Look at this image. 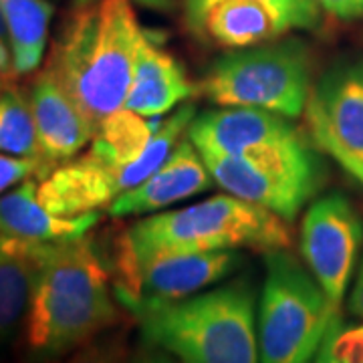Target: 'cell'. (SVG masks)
I'll return each mask as SVG.
<instances>
[{"instance_id": "6da1fadb", "label": "cell", "mask_w": 363, "mask_h": 363, "mask_svg": "<svg viewBox=\"0 0 363 363\" xmlns=\"http://www.w3.org/2000/svg\"><path fill=\"white\" fill-rule=\"evenodd\" d=\"M39 272L25 315L35 355H61L117 323L109 271L87 236L37 242Z\"/></svg>"}, {"instance_id": "7a4b0ae2", "label": "cell", "mask_w": 363, "mask_h": 363, "mask_svg": "<svg viewBox=\"0 0 363 363\" xmlns=\"http://www.w3.org/2000/svg\"><path fill=\"white\" fill-rule=\"evenodd\" d=\"M143 28L133 0L75 6L55 40L49 69L91 121L123 109Z\"/></svg>"}, {"instance_id": "3957f363", "label": "cell", "mask_w": 363, "mask_h": 363, "mask_svg": "<svg viewBox=\"0 0 363 363\" xmlns=\"http://www.w3.org/2000/svg\"><path fill=\"white\" fill-rule=\"evenodd\" d=\"M143 343L188 363L259 362L257 295L250 279L182 298H138L125 305Z\"/></svg>"}, {"instance_id": "277c9868", "label": "cell", "mask_w": 363, "mask_h": 363, "mask_svg": "<svg viewBox=\"0 0 363 363\" xmlns=\"http://www.w3.org/2000/svg\"><path fill=\"white\" fill-rule=\"evenodd\" d=\"M289 220L233 194H220L192 206L147 214L119 236L113 262H143L157 255L206 250H274L289 248Z\"/></svg>"}, {"instance_id": "5b68a950", "label": "cell", "mask_w": 363, "mask_h": 363, "mask_svg": "<svg viewBox=\"0 0 363 363\" xmlns=\"http://www.w3.org/2000/svg\"><path fill=\"white\" fill-rule=\"evenodd\" d=\"M337 325L339 305L327 297L307 264L289 248L267 250L257 311L260 362H311Z\"/></svg>"}, {"instance_id": "8992f818", "label": "cell", "mask_w": 363, "mask_h": 363, "mask_svg": "<svg viewBox=\"0 0 363 363\" xmlns=\"http://www.w3.org/2000/svg\"><path fill=\"white\" fill-rule=\"evenodd\" d=\"M311 93V51L297 37L226 52L198 83V95L214 105L259 107L291 119L307 111Z\"/></svg>"}, {"instance_id": "52a82bcc", "label": "cell", "mask_w": 363, "mask_h": 363, "mask_svg": "<svg viewBox=\"0 0 363 363\" xmlns=\"http://www.w3.org/2000/svg\"><path fill=\"white\" fill-rule=\"evenodd\" d=\"M317 150L319 145L303 133L242 154H200L214 184L224 192L267 208L291 222L323 186V160Z\"/></svg>"}, {"instance_id": "ba28073f", "label": "cell", "mask_w": 363, "mask_h": 363, "mask_svg": "<svg viewBox=\"0 0 363 363\" xmlns=\"http://www.w3.org/2000/svg\"><path fill=\"white\" fill-rule=\"evenodd\" d=\"M301 257L327 297L341 307L363 245V220L341 192L321 196L301 222Z\"/></svg>"}, {"instance_id": "9c48e42d", "label": "cell", "mask_w": 363, "mask_h": 363, "mask_svg": "<svg viewBox=\"0 0 363 363\" xmlns=\"http://www.w3.org/2000/svg\"><path fill=\"white\" fill-rule=\"evenodd\" d=\"M240 250L157 255L143 262H113V293L125 307L138 298H182L228 279L242 264Z\"/></svg>"}, {"instance_id": "30bf717a", "label": "cell", "mask_w": 363, "mask_h": 363, "mask_svg": "<svg viewBox=\"0 0 363 363\" xmlns=\"http://www.w3.org/2000/svg\"><path fill=\"white\" fill-rule=\"evenodd\" d=\"M28 101L37 125V178H47L93 140L95 123L73 101L49 67L35 77Z\"/></svg>"}, {"instance_id": "8fae6325", "label": "cell", "mask_w": 363, "mask_h": 363, "mask_svg": "<svg viewBox=\"0 0 363 363\" xmlns=\"http://www.w3.org/2000/svg\"><path fill=\"white\" fill-rule=\"evenodd\" d=\"M212 184L214 178L208 172L202 154L190 138H184L152 176L121 192L107 210L116 218L147 216L168 210L190 196L206 192Z\"/></svg>"}, {"instance_id": "7c38bea8", "label": "cell", "mask_w": 363, "mask_h": 363, "mask_svg": "<svg viewBox=\"0 0 363 363\" xmlns=\"http://www.w3.org/2000/svg\"><path fill=\"white\" fill-rule=\"evenodd\" d=\"M188 138L198 152L242 154L264 143L285 142L303 135L291 117L259 107H220L192 119Z\"/></svg>"}, {"instance_id": "4fadbf2b", "label": "cell", "mask_w": 363, "mask_h": 363, "mask_svg": "<svg viewBox=\"0 0 363 363\" xmlns=\"http://www.w3.org/2000/svg\"><path fill=\"white\" fill-rule=\"evenodd\" d=\"M194 95H198V83L188 77L180 61L160 45L156 35L143 30L123 109L145 117L166 116Z\"/></svg>"}, {"instance_id": "5bb4252c", "label": "cell", "mask_w": 363, "mask_h": 363, "mask_svg": "<svg viewBox=\"0 0 363 363\" xmlns=\"http://www.w3.org/2000/svg\"><path fill=\"white\" fill-rule=\"evenodd\" d=\"M222 49H247L283 37L291 25L269 0H210L190 26Z\"/></svg>"}, {"instance_id": "9a60e30c", "label": "cell", "mask_w": 363, "mask_h": 363, "mask_svg": "<svg viewBox=\"0 0 363 363\" xmlns=\"http://www.w3.org/2000/svg\"><path fill=\"white\" fill-rule=\"evenodd\" d=\"M119 194L113 172L87 152L57 166L37 188L43 206L57 216L69 218L109 208Z\"/></svg>"}, {"instance_id": "2e32d148", "label": "cell", "mask_w": 363, "mask_h": 363, "mask_svg": "<svg viewBox=\"0 0 363 363\" xmlns=\"http://www.w3.org/2000/svg\"><path fill=\"white\" fill-rule=\"evenodd\" d=\"M311 101L341 145L363 157V57L335 61L317 81Z\"/></svg>"}, {"instance_id": "e0dca14e", "label": "cell", "mask_w": 363, "mask_h": 363, "mask_svg": "<svg viewBox=\"0 0 363 363\" xmlns=\"http://www.w3.org/2000/svg\"><path fill=\"white\" fill-rule=\"evenodd\" d=\"M39 184L25 180L9 194L0 196V234L28 242H51L85 236L99 222L97 212L81 216H57L37 198Z\"/></svg>"}, {"instance_id": "ac0fdd59", "label": "cell", "mask_w": 363, "mask_h": 363, "mask_svg": "<svg viewBox=\"0 0 363 363\" xmlns=\"http://www.w3.org/2000/svg\"><path fill=\"white\" fill-rule=\"evenodd\" d=\"M37 272V242L6 236L0 250V341L13 333L28 311Z\"/></svg>"}, {"instance_id": "d6986e66", "label": "cell", "mask_w": 363, "mask_h": 363, "mask_svg": "<svg viewBox=\"0 0 363 363\" xmlns=\"http://www.w3.org/2000/svg\"><path fill=\"white\" fill-rule=\"evenodd\" d=\"M55 6L49 0H0V16L9 33L13 73L28 75L43 63Z\"/></svg>"}, {"instance_id": "ffe728a7", "label": "cell", "mask_w": 363, "mask_h": 363, "mask_svg": "<svg viewBox=\"0 0 363 363\" xmlns=\"http://www.w3.org/2000/svg\"><path fill=\"white\" fill-rule=\"evenodd\" d=\"M0 152L37 160V125L28 97L18 91L0 93Z\"/></svg>"}, {"instance_id": "44dd1931", "label": "cell", "mask_w": 363, "mask_h": 363, "mask_svg": "<svg viewBox=\"0 0 363 363\" xmlns=\"http://www.w3.org/2000/svg\"><path fill=\"white\" fill-rule=\"evenodd\" d=\"M307 119H309V135L313 142L319 145V150L329 154L350 176H353V180H357L363 186V157L351 154L350 150L341 145V142L327 128L325 119L319 113V109L313 105L311 99L307 104Z\"/></svg>"}, {"instance_id": "7402d4cb", "label": "cell", "mask_w": 363, "mask_h": 363, "mask_svg": "<svg viewBox=\"0 0 363 363\" xmlns=\"http://www.w3.org/2000/svg\"><path fill=\"white\" fill-rule=\"evenodd\" d=\"M210 0H186V21L192 26L198 21L200 13L206 9ZM281 13L285 14L291 28L313 30L321 23V9L315 0H269Z\"/></svg>"}, {"instance_id": "603a6c76", "label": "cell", "mask_w": 363, "mask_h": 363, "mask_svg": "<svg viewBox=\"0 0 363 363\" xmlns=\"http://www.w3.org/2000/svg\"><path fill=\"white\" fill-rule=\"evenodd\" d=\"M315 362L363 363V323L351 327L339 323L317 351Z\"/></svg>"}, {"instance_id": "cb8c5ba5", "label": "cell", "mask_w": 363, "mask_h": 363, "mask_svg": "<svg viewBox=\"0 0 363 363\" xmlns=\"http://www.w3.org/2000/svg\"><path fill=\"white\" fill-rule=\"evenodd\" d=\"M39 164L35 157L2 156L0 154V194L9 188L16 186L18 182H25L28 176H37Z\"/></svg>"}, {"instance_id": "d4e9b609", "label": "cell", "mask_w": 363, "mask_h": 363, "mask_svg": "<svg viewBox=\"0 0 363 363\" xmlns=\"http://www.w3.org/2000/svg\"><path fill=\"white\" fill-rule=\"evenodd\" d=\"M317 6L339 21H363V0H315Z\"/></svg>"}, {"instance_id": "484cf974", "label": "cell", "mask_w": 363, "mask_h": 363, "mask_svg": "<svg viewBox=\"0 0 363 363\" xmlns=\"http://www.w3.org/2000/svg\"><path fill=\"white\" fill-rule=\"evenodd\" d=\"M347 307L355 317L363 319V257L362 262H359V269H357V274H355V283L351 286Z\"/></svg>"}, {"instance_id": "4316f807", "label": "cell", "mask_w": 363, "mask_h": 363, "mask_svg": "<svg viewBox=\"0 0 363 363\" xmlns=\"http://www.w3.org/2000/svg\"><path fill=\"white\" fill-rule=\"evenodd\" d=\"M13 71V52L6 40L0 39V73H11Z\"/></svg>"}, {"instance_id": "83f0119b", "label": "cell", "mask_w": 363, "mask_h": 363, "mask_svg": "<svg viewBox=\"0 0 363 363\" xmlns=\"http://www.w3.org/2000/svg\"><path fill=\"white\" fill-rule=\"evenodd\" d=\"M91 2H95V0H73V6H85ZM138 2H142L145 6H154V9H164L169 4V0H138Z\"/></svg>"}, {"instance_id": "f1b7e54d", "label": "cell", "mask_w": 363, "mask_h": 363, "mask_svg": "<svg viewBox=\"0 0 363 363\" xmlns=\"http://www.w3.org/2000/svg\"><path fill=\"white\" fill-rule=\"evenodd\" d=\"M0 39L9 40V33H6V26H4V21H2V16H0Z\"/></svg>"}, {"instance_id": "f546056e", "label": "cell", "mask_w": 363, "mask_h": 363, "mask_svg": "<svg viewBox=\"0 0 363 363\" xmlns=\"http://www.w3.org/2000/svg\"><path fill=\"white\" fill-rule=\"evenodd\" d=\"M4 238H6V236H2V234H0V250H2V247H4Z\"/></svg>"}]
</instances>
